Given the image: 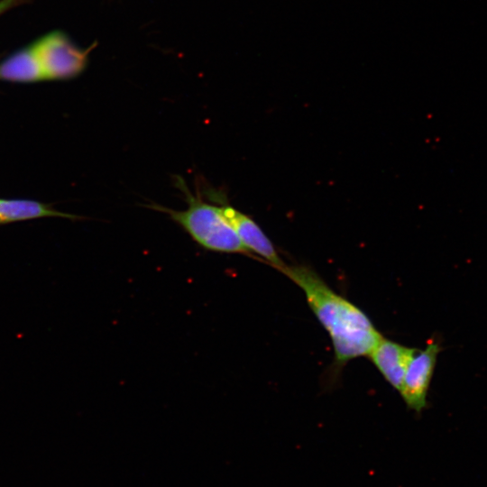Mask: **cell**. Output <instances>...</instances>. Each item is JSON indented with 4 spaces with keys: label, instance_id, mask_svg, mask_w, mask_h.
I'll use <instances>...</instances> for the list:
<instances>
[{
    "label": "cell",
    "instance_id": "cell-1",
    "mask_svg": "<svg viewBox=\"0 0 487 487\" xmlns=\"http://www.w3.org/2000/svg\"><path fill=\"white\" fill-rule=\"evenodd\" d=\"M280 272L303 291L330 336L337 366L368 356L383 337L361 308L333 290L310 267L286 264Z\"/></svg>",
    "mask_w": 487,
    "mask_h": 487
},
{
    "label": "cell",
    "instance_id": "cell-2",
    "mask_svg": "<svg viewBox=\"0 0 487 487\" xmlns=\"http://www.w3.org/2000/svg\"><path fill=\"white\" fill-rule=\"evenodd\" d=\"M177 182L187 201L188 206L184 210H176L157 204H152L150 207L167 214L196 244L206 250L238 253L255 259L244 247L217 204L204 201L199 194L194 196L180 178Z\"/></svg>",
    "mask_w": 487,
    "mask_h": 487
},
{
    "label": "cell",
    "instance_id": "cell-3",
    "mask_svg": "<svg viewBox=\"0 0 487 487\" xmlns=\"http://www.w3.org/2000/svg\"><path fill=\"white\" fill-rule=\"evenodd\" d=\"M206 194L212 202L221 207L224 216L235 230L243 244L255 259L280 271L286 263L259 225L250 216L230 205L222 191L211 188L207 189Z\"/></svg>",
    "mask_w": 487,
    "mask_h": 487
},
{
    "label": "cell",
    "instance_id": "cell-4",
    "mask_svg": "<svg viewBox=\"0 0 487 487\" xmlns=\"http://www.w3.org/2000/svg\"><path fill=\"white\" fill-rule=\"evenodd\" d=\"M46 79L76 77L87 65L88 51L81 50L60 32H50L33 43Z\"/></svg>",
    "mask_w": 487,
    "mask_h": 487
},
{
    "label": "cell",
    "instance_id": "cell-5",
    "mask_svg": "<svg viewBox=\"0 0 487 487\" xmlns=\"http://www.w3.org/2000/svg\"><path fill=\"white\" fill-rule=\"evenodd\" d=\"M439 347L432 342L424 350H417L406 370L399 391L406 406L419 413L427 405V394L435 369Z\"/></svg>",
    "mask_w": 487,
    "mask_h": 487
},
{
    "label": "cell",
    "instance_id": "cell-6",
    "mask_svg": "<svg viewBox=\"0 0 487 487\" xmlns=\"http://www.w3.org/2000/svg\"><path fill=\"white\" fill-rule=\"evenodd\" d=\"M417 349L382 337L368 354V358L385 381L400 391L406 370Z\"/></svg>",
    "mask_w": 487,
    "mask_h": 487
},
{
    "label": "cell",
    "instance_id": "cell-7",
    "mask_svg": "<svg viewBox=\"0 0 487 487\" xmlns=\"http://www.w3.org/2000/svg\"><path fill=\"white\" fill-rule=\"evenodd\" d=\"M0 79L14 82L46 79L33 44L16 51L0 63Z\"/></svg>",
    "mask_w": 487,
    "mask_h": 487
},
{
    "label": "cell",
    "instance_id": "cell-8",
    "mask_svg": "<svg viewBox=\"0 0 487 487\" xmlns=\"http://www.w3.org/2000/svg\"><path fill=\"white\" fill-rule=\"evenodd\" d=\"M49 216L73 217L70 215L51 210L36 201L0 199V223H8Z\"/></svg>",
    "mask_w": 487,
    "mask_h": 487
},
{
    "label": "cell",
    "instance_id": "cell-9",
    "mask_svg": "<svg viewBox=\"0 0 487 487\" xmlns=\"http://www.w3.org/2000/svg\"><path fill=\"white\" fill-rule=\"evenodd\" d=\"M25 0H0V15L10 8L22 4Z\"/></svg>",
    "mask_w": 487,
    "mask_h": 487
}]
</instances>
